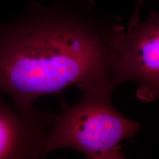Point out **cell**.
Wrapping results in <instances>:
<instances>
[{"instance_id":"4","label":"cell","mask_w":159,"mask_h":159,"mask_svg":"<svg viewBox=\"0 0 159 159\" xmlns=\"http://www.w3.org/2000/svg\"><path fill=\"white\" fill-rule=\"evenodd\" d=\"M4 95L0 90V159L45 158L54 114L35 108L22 111Z\"/></svg>"},{"instance_id":"3","label":"cell","mask_w":159,"mask_h":159,"mask_svg":"<svg viewBox=\"0 0 159 159\" xmlns=\"http://www.w3.org/2000/svg\"><path fill=\"white\" fill-rule=\"evenodd\" d=\"M114 46L112 88L131 81L138 85L139 99H159V11L152 10L144 21L131 27L119 25Z\"/></svg>"},{"instance_id":"2","label":"cell","mask_w":159,"mask_h":159,"mask_svg":"<svg viewBox=\"0 0 159 159\" xmlns=\"http://www.w3.org/2000/svg\"><path fill=\"white\" fill-rule=\"evenodd\" d=\"M78 102H61L49 128V153L61 149L78 151L90 159H123L121 142L138 134L141 123L121 114L111 101V85L84 82L77 85Z\"/></svg>"},{"instance_id":"1","label":"cell","mask_w":159,"mask_h":159,"mask_svg":"<svg viewBox=\"0 0 159 159\" xmlns=\"http://www.w3.org/2000/svg\"><path fill=\"white\" fill-rule=\"evenodd\" d=\"M122 19L94 0L32 3L0 24V90L25 111L39 97L84 82L111 85L114 38Z\"/></svg>"},{"instance_id":"5","label":"cell","mask_w":159,"mask_h":159,"mask_svg":"<svg viewBox=\"0 0 159 159\" xmlns=\"http://www.w3.org/2000/svg\"><path fill=\"white\" fill-rule=\"evenodd\" d=\"M143 3H144V0H137L136 8H135L134 14L131 17L130 22L128 24L129 25H134L139 21V11H140V9L142 7Z\"/></svg>"}]
</instances>
